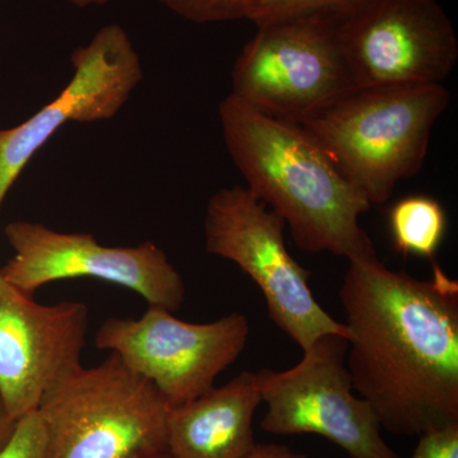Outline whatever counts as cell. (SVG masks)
<instances>
[{"label":"cell","mask_w":458,"mask_h":458,"mask_svg":"<svg viewBox=\"0 0 458 458\" xmlns=\"http://www.w3.org/2000/svg\"><path fill=\"white\" fill-rule=\"evenodd\" d=\"M14 255L0 276L25 293L57 280L93 278L131 289L149 306L179 311L186 298L182 276L161 247L147 241L111 247L90 233H68L42 223L16 221L5 227Z\"/></svg>","instance_id":"cell-9"},{"label":"cell","mask_w":458,"mask_h":458,"mask_svg":"<svg viewBox=\"0 0 458 458\" xmlns=\"http://www.w3.org/2000/svg\"><path fill=\"white\" fill-rule=\"evenodd\" d=\"M108 0H71L72 4L78 8H89L92 5L106 4Z\"/></svg>","instance_id":"cell-21"},{"label":"cell","mask_w":458,"mask_h":458,"mask_svg":"<svg viewBox=\"0 0 458 458\" xmlns=\"http://www.w3.org/2000/svg\"><path fill=\"white\" fill-rule=\"evenodd\" d=\"M285 222L245 186L214 192L204 219L205 249L234 262L254 280L267 301L274 324L302 352L319 337L348 327L331 318L316 301L311 273L289 254Z\"/></svg>","instance_id":"cell-6"},{"label":"cell","mask_w":458,"mask_h":458,"mask_svg":"<svg viewBox=\"0 0 458 458\" xmlns=\"http://www.w3.org/2000/svg\"><path fill=\"white\" fill-rule=\"evenodd\" d=\"M218 113L246 188L284 219L301 250L348 261L376 256L360 225L372 205L300 123L269 116L231 93Z\"/></svg>","instance_id":"cell-2"},{"label":"cell","mask_w":458,"mask_h":458,"mask_svg":"<svg viewBox=\"0 0 458 458\" xmlns=\"http://www.w3.org/2000/svg\"><path fill=\"white\" fill-rule=\"evenodd\" d=\"M243 458H309V456L294 452L288 445L269 443V445H255L251 452Z\"/></svg>","instance_id":"cell-19"},{"label":"cell","mask_w":458,"mask_h":458,"mask_svg":"<svg viewBox=\"0 0 458 458\" xmlns=\"http://www.w3.org/2000/svg\"><path fill=\"white\" fill-rule=\"evenodd\" d=\"M171 406L116 354L77 372L38 405L47 458H153L167 454Z\"/></svg>","instance_id":"cell-4"},{"label":"cell","mask_w":458,"mask_h":458,"mask_svg":"<svg viewBox=\"0 0 458 458\" xmlns=\"http://www.w3.org/2000/svg\"><path fill=\"white\" fill-rule=\"evenodd\" d=\"M159 4L194 23L246 20L252 0H156Z\"/></svg>","instance_id":"cell-16"},{"label":"cell","mask_w":458,"mask_h":458,"mask_svg":"<svg viewBox=\"0 0 458 458\" xmlns=\"http://www.w3.org/2000/svg\"><path fill=\"white\" fill-rule=\"evenodd\" d=\"M450 102L443 84L357 89L300 125L370 205H382L423 168Z\"/></svg>","instance_id":"cell-3"},{"label":"cell","mask_w":458,"mask_h":458,"mask_svg":"<svg viewBox=\"0 0 458 458\" xmlns=\"http://www.w3.org/2000/svg\"><path fill=\"white\" fill-rule=\"evenodd\" d=\"M89 307L42 304L0 276V400L17 421L82 367Z\"/></svg>","instance_id":"cell-12"},{"label":"cell","mask_w":458,"mask_h":458,"mask_svg":"<svg viewBox=\"0 0 458 458\" xmlns=\"http://www.w3.org/2000/svg\"><path fill=\"white\" fill-rule=\"evenodd\" d=\"M369 2V0H252L246 20L251 21L256 26L306 14H324L343 20Z\"/></svg>","instance_id":"cell-15"},{"label":"cell","mask_w":458,"mask_h":458,"mask_svg":"<svg viewBox=\"0 0 458 458\" xmlns=\"http://www.w3.org/2000/svg\"><path fill=\"white\" fill-rule=\"evenodd\" d=\"M249 336V318L242 313L192 324L149 306L140 318L106 319L95 344L152 382L176 408L213 388L216 377L240 358Z\"/></svg>","instance_id":"cell-8"},{"label":"cell","mask_w":458,"mask_h":458,"mask_svg":"<svg viewBox=\"0 0 458 458\" xmlns=\"http://www.w3.org/2000/svg\"><path fill=\"white\" fill-rule=\"evenodd\" d=\"M340 20L306 14L258 27L232 71L234 98L261 113L306 122L354 92Z\"/></svg>","instance_id":"cell-5"},{"label":"cell","mask_w":458,"mask_h":458,"mask_svg":"<svg viewBox=\"0 0 458 458\" xmlns=\"http://www.w3.org/2000/svg\"><path fill=\"white\" fill-rule=\"evenodd\" d=\"M0 458H47V433L38 410L18 419Z\"/></svg>","instance_id":"cell-17"},{"label":"cell","mask_w":458,"mask_h":458,"mask_svg":"<svg viewBox=\"0 0 458 458\" xmlns=\"http://www.w3.org/2000/svg\"><path fill=\"white\" fill-rule=\"evenodd\" d=\"M339 32L355 90L443 84L457 64L456 31L436 0H369Z\"/></svg>","instance_id":"cell-10"},{"label":"cell","mask_w":458,"mask_h":458,"mask_svg":"<svg viewBox=\"0 0 458 458\" xmlns=\"http://www.w3.org/2000/svg\"><path fill=\"white\" fill-rule=\"evenodd\" d=\"M153 458H171V457L168 456L167 454H161V456H157V457H153Z\"/></svg>","instance_id":"cell-22"},{"label":"cell","mask_w":458,"mask_h":458,"mask_svg":"<svg viewBox=\"0 0 458 458\" xmlns=\"http://www.w3.org/2000/svg\"><path fill=\"white\" fill-rule=\"evenodd\" d=\"M262 403L256 373L245 372L198 399L171 408L165 450L171 458H243L255 447L252 421Z\"/></svg>","instance_id":"cell-13"},{"label":"cell","mask_w":458,"mask_h":458,"mask_svg":"<svg viewBox=\"0 0 458 458\" xmlns=\"http://www.w3.org/2000/svg\"><path fill=\"white\" fill-rule=\"evenodd\" d=\"M387 222L394 249L403 256L433 261L447 233V213L429 195L401 198L388 209Z\"/></svg>","instance_id":"cell-14"},{"label":"cell","mask_w":458,"mask_h":458,"mask_svg":"<svg viewBox=\"0 0 458 458\" xmlns=\"http://www.w3.org/2000/svg\"><path fill=\"white\" fill-rule=\"evenodd\" d=\"M410 458H458V423L421 433Z\"/></svg>","instance_id":"cell-18"},{"label":"cell","mask_w":458,"mask_h":458,"mask_svg":"<svg viewBox=\"0 0 458 458\" xmlns=\"http://www.w3.org/2000/svg\"><path fill=\"white\" fill-rule=\"evenodd\" d=\"M348 339L319 337L293 369L256 373L267 412L262 430L278 436L318 434L351 458H400L384 441L369 401L355 396L346 369Z\"/></svg>","instance_id":"cell-7"},{"label":"cell","mask_w":458,"mask_h":458,"mask_svg":"<svg viewBox=\"0 0 458 458\" xmlns=\"http://www.w3.org/2000/svg\"><path fill=\"white\" fill-rule=\"evenodd\" d=\"M71 62L73 77L55 99L20 125L0 129V209L21 172L62 126L113 119L143 78L140 54L119 25L99 29Z\"/></svg>","instance_id":"cell-11"},{"label":"cell","mask_w":458,"mask_h":458,"mask_svg":"<svg viewBox=\"0 0 458 458\" xmlns=\"http://www.w3.org/2000/svg\"><path fill=\"white\" fill-rule=\"evenodd\" d=\"M16 421L13 420L4 408V403L0 400V448L7 443L9 437L13 433Z\"/></svg>","instance_id":"cell-20"},{"label":"cell","mask_w":458,"mask_h":458,"mask_svg":"<svg viewBox=\"0 0 458 458\" xmlns=\"http://www.w3.org/2000/svg\"><path fill=\"white\" fill-rule=\"evenodd\" d=\"M346 369L387 432L420 436L458 423V282L432 261V278L349 261L339 291Z\"/></svg>","instance_id":"cell-1"}]
</instances>
